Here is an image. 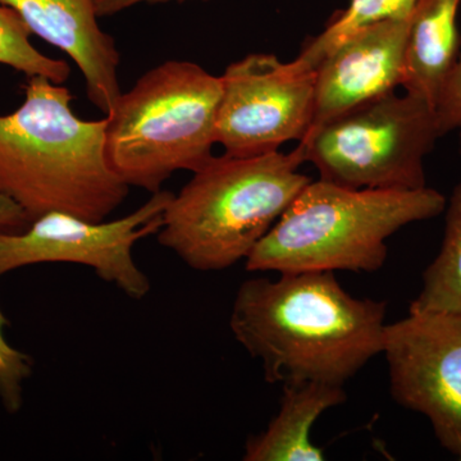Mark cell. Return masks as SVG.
<instances>
[{
	"label": "cell",
	"mask_w": 461,
	"mask_h": 461,
	"mask_svg": "<svg viewBox=\"0 0 461 461\" xmlns=\"http://www.w3.org/2000/svg\"><path fill=\"white\" fill-rule=\"evenodd\" d=\"M386 311V302L351 296L335 272L280 273L242 282L230 327L269 384L344 386L384 351Z\"/></svg>",
	"instance_id": "cell-1"
},
{
	"label": "cell",
	"mask_w": 461,
	"mask_h": 461,
	"mask_svg": "<svg viewBox=\"0 0 461 461\" xmlns=\"http://www.w3.org/2000/svg\"><path fill=\"white\" fill-rule=\"evenodd\" d=\"M72 100L63 85L32 76L20 108L0 113V191L30 222L50 212L102 222L129 195L105 153L107 117L81 120Z\"/></svg>",
	"instance_id": "cell-2"
},
{
	"label": "cell",
	"mask_w": 461,
	"mask_h": 461,
	"mask_svg": "<svg viewBox=\"0 0 461 461\" xmlns=\"http://www.w3.org/2000/svg\"><path fill=\"white\" fill-rule=\"evenodd\" d=\"M304 148L256 157H213L173 195L158 241L191 269L218 272L247 260L302 193Z\"/></svg>",
	"instance_id": "cell-3"
},
{
	"label": "cell",
	"mask_w": 461,
	"mask_h": 461,
	"mask_svg": "<svg viewBox=\"0 0 461 461\" xmlns=\"http://www.w3.org/2000/svg\"><path fill=\"white\" fill-rule=\"evenodd\" d=\"M446 198L417 190L348 189L312 180L245 260L249 272H368L387 259V239L432 220Z\"/></svg>",
	"instance_id": "cell-4"
},
{
	"label": "cell",
	"mask_w": 461,
	"mask_h": 461,
	"mask_svg": "<svg viewBox=\"0 0 461 461\" xmlns=\"http://www.w3.org/2000/svg\"><path fill=\"white\" fill-rule=\"evenodd\" d=\"M221 77L187 60H168L121 94L107 117L105 153L130 187L154 194L175 172L213 158Z\"/></svg>",
	"instance_id": "cell-5"
},
{
	"label": "cell",
	"mask_w": 461,
	"mask_h": 461,
	"mask_svg": "<svg viewBox=\"0 0 461 461\" xmlns=\"http://www.w3.org/2000/svg\"><path fill=\"white\" fill-rule=\"evenodd\" d=\"M439 138L436 109L393 91L333 118L300 144L321 180L348 189L417 190L427 186L424 159Z\"/></svg>",
	"instance_id": "cell-6"
},
{
	"label": "cell",
	"mask_w": 461,
	"mask_h": 461,
	"mask_svg": "<svg viewBox=\"0 0 461 461\" xmlns=\"http://www.w3.org/2000/svg\"><path fill=\"white\" fill-rule=\"evenodd\" d=\"M172 198L169 191H158L140 208L111 222L50 212L26 229L0 230V278L35 264H80L93 268L100 280L114 285L130 299H144L151 284L133 259V248L159 232Z\"/></svg>",
	"instance_id": "cell-7"
},
{
	"label": "cell",
	"mask_w": 461,
	"mask_h": 461,
	"mask_svg": "<svg viewBox=\"0 0 461 461\" xmlns=\"http://www.w3.org/2000/svg\"><path fill=\"white\" fill-rule=\"evenodd\" d=\"M221 81L215 142L227 156H262L308 135L315 109L313 69L254 53L230 63Z\"/></svg>",
	"instance_id": "cell-8"
},
{
	"label": "cell",
	"mask_w": 461,
	"mask_h": 461,
	"mask_svg": "<svg viewBox=\"0 0 461 461\" xmlns=\"http://www.w3.org/2000/svg\"><path fill=\"white\" fill-rule=\"evenodd\" d=\"M393 400L429 418L461 460V315L411 312L387 324L384 351Z\"/></svg>",
	"instance_id": "cell-9"
},
{
	"label": "cell",
	"mask_w": 461,
	"mask_h": 461,
	"mask_svg": "<svg viewBox=\"0 0 461 461\" xmlns=\"http://www.w3.org/2000/svg\"><path fill=\"white\" fill-rule=\"evenodd\" d=\"M411 21V16L395 18L364 27L321 60L315 68L314 118L306 136L402 86Z\"/></svg>",
	"instance_id": "cell-10"
},
{
	"label": "cell",
	"mask_w": 461,
	"mask_h": 461,
	"mask_svg": "<svg viewBox=\"0 0 461 461\" xmlns=\"http://www.w3.org/2000/svg\"><path fill=\"white\" fill-rule=\"evenodd\" d=\"M16 11L32 33L65 51L86 81L87 98L105 115L121 96V56L113 36L98 23L96 0H0Z\"/></svg>",
	"instance_id": "cell-11"
},
{
	"label": "cell",
	"mask_w": 461,
	"mask_h": 461,
	"mask_svg": "<svg viewBox=\"0 0 461 461\" xmlns=\"http://www.w3.org/2000/svg\"><path fill=\"white\" fill-rule=\"evenodd\" d=\"M461 0H418L412 11L402 86L437 107L459 57L456 18Z\"/></svg>",
	"instance_id": "cell-12"
},
{
	"label": "cell",
	"mask_w": 461,
	"mask_h": 461,
	"mask_svg": "<svg viewBox=\"0 0 461 461\" xmlns=\"http://www.w3.org/2000/svg\"><path fill=\"white\" fill-rule=\"evenodd\" d=\"M280 411L264 432L249 437L245 461H321V448L311 441L315 421L348 400L344 386L317 381L286 382Z\"/></svg>",
	"instance_id": "cell-13"
},
{
	"label": "cell",
	"mask_w": 461,
	"mask_h": 461,
	"mask_svg": "<svg viewBox=\"0 0 461 461\" xmlns=\"http://www.w3.org/2000/svg\"><path fill=\"white\" fill-rule=\"evenodd\" d=\"M411 312L461 315V182L455 187L446 214L438 256L423 275V287Z\"/></svg>",
	"instance_id": "cell-14"
},
{
	"label": "cell",
	"mask_w": 461,
	"mask_h": 461,
	"mask_svg": "<svg viewBox=\"0 0 461 461\" xmlns=\"http://www.w3.org/2000/svg\"><path fill=\"white\" fill-rule=\"evenodd\" d=\"M418 0H350L348 8L339 12L326 30L312 39L295 58L304 68H317L330 51L364 27L381 21L411 16Z\"/></svg>",
	"instance_id": "cell-15"
},
{
	"label": "cell",
	"mask_w": 461,
	"mask_h": 461,
	"mask_svg": "<svg viewBox=\"0 0 461 461\" xmlns=\"http://www.w3.org/2000/svg\"><path fill=\"white\" fill-rule=\"evenodd\" d=\"M32 33L14 9L0 5V65L12 67L29 77L42 76L63 85L71 67L63 59L44 56L30 41Z\"/></svg>",
	"instance_id": "cell-16"
},
{
	"label": "cell",
	"mask_w": 461,
	"mask_h": 461,
	"mask_svg": "<svg viewBox=\"0 0 461 461\" xmlns=\"http://www.w3.org/2000/svg\"><path fill=\"white\" fill-rule=\"evenodd\" d=\"M8 318L0 309V402L9 415L17 414L23 405V384L32 377L33 360L14 348L5 339Z\"/></svg>",
	"instance_id": "cell-17"
},
{
	"label": "cell",
	"mask_w": 461,
	"mask_h": 461,
	"mask_svg": "<svg viewBox=\"0 0 461 461\" xmlns=\"http://www.w3.org/2000/svg\"><path fill=\"white\" fill-rule=\"evenodd\" d=\"M441 136L461 130V51L436 107Z\"/></svg>",
	"instance_id": "cell-18"
},
{
	"label": "cell",
	"mask_w": 461,
	"mask_h": 461,
	"mask_svg": "<svg viewBox=\"0 0 461 461\" xmlns=\"http://www.w3.org/2000/svg\"><path fill=\"white\" fill-rule=\"evenodd\" d=\"M30 224L25 211L0 191V230H21Z\"/></svg>",
	"instance_id": "cell-19"
},
{
	"label": "cell",
	"mask_w": 461,
	"mask_h": 461,
	"mask_svg": "<svg viewBox=\"0 0 461 461\" xmlns=\"http://www.w3.org/2000/svg\"><path fill=\"white\" fill-rule=\"evenodd\" d=\"M167 2H171V0H96V11H98L99 17L113 16L124 9L140 5V3L157 5V3ZM177 2H186V0H177Z\"/></svg>",
	"instance_id": "cell-20"
},
{
	"label": "cell",
	"mask_w": 461,
	"mask_h": 461,
	"mask_svg": "<svg viewBox=\"0 0 461 461\" xmlns=\"http://www.w3.org/2000/svg\"><path fill=\"white\" fill-rule=\"evenodd\" d=\"M460 148H461V130H460Z\"/></svg>",
	"instance_id": "cell-21"
}]
</instances>
